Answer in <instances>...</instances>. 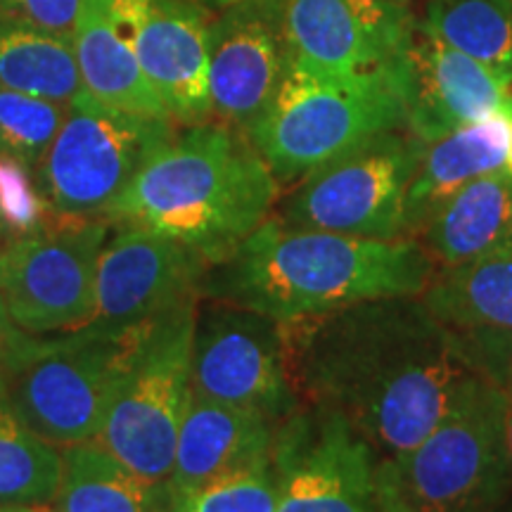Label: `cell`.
Wrapping results in <instances>:
<instances>
[{"mask_svg":"<svg viewBox=\"0 0 512 512\" xmlns=\"http://www.w3.org/2000/svg\"><path fill=\"white\" fill-rule=\"evenodd\" d=\"M280 484L273 463L245 467L204 484L174 512H278Z\"/></svg>","mask_w":512,"mask_h":512,"instance_id":"obj_28","label":"cell"},{"mask_svg":"<svg viewBox=\"0 0 512 512\" xmlns=\"http://www.w3.org/2000/svg\"><path fill=\"white\" fill-rule=\"evenodd\" d=\"M292 60L320 72H366L406 55L418 17L401 0H285Z\"/></svg>","mask_w":512,"mask_h":512,"instance_id":"obj_16","label":"cell"},{"mask_svg":"<svg viewBox=\"0 0 512 512\" xmlns=\"http://www.w3.org/2000/svg\"><path fill=\"white\" fill-rule=\"evenodd\" d=\"M505 392V446H508L510 477H512V375L501 382Z\"/></svg>","mask_w":512,"mask_h":512,"instance_id":"obj_33","label":"cell"},{"mask_svg":"<svg viewBox=\"0 0 512 512\" xmlns=\"http://www.w3.org/2000/svg\"><path fill=\"white\" fill-rule=\"evenodd\" d=\"M174 133V121L117 110L81 91L38 164V185L55 214L105 219L152 152Z\"/></svg>","mask_w":512,"mask_h":512,"instance_id":"obj_8","label":"cell"},{"mask_svg":"<svg viewBox=\"0 0 512 512\" xmlns=\"http://www.w3.org/2000/svg\"><path fill=\"white\" fill-rule=\"evenodd\" d=\"M406 81L399 60L366 72H320L290 62L249 140L278 183H297L363 140L406 128Z\"/></svg>","mask_w":512,"mask_h":512,"instance_id":"obj_5","label":"cell"},{"mask_svg":"<svg viewBox=\"0 0 512 512\" xmlns=\"http://www.w3.org/2000/svg\"><path fill=\"white\" fill-rule=\"evenodd\" d=\"M278 190L247 133L211 119L157 147L105 221L152 230L214 266L268 219Z\"/></svg>","mask_w":512,"mask_h":512,"instance_id":"obj_3","label":"cell"},{"mask_svg":"<svg viewBox=\"0 0 512 512\" xmlns=\"http://www.w3.org/2000/svg\"><path fill=\"white\" fill-rule=\"evenodd\" d=\"M375 463L373 448L342 415L299 406L275 430L278 512H377Z\"/></svg>","mask_w":512,"mask_h":512,"instance_id":"obj_12","label":"cell"},{"mask_svg":"<svg viewBox=\"0 0 512 512\" xmlns=\"http://www.w3.org/2000/svg\"><path fill=\"white\" fill-rule=\"evenodd\" d=\"M67 107L0 86V152L38 169L62 128Z\"/></svg>","mask_w":512,"mask_h":512,"instance_id":"obj_27","label":"cell"},{"mask_svg":"<svg viewBox=\"0 0 512 512\" xmlns=\"http://www.w3.org/2000/svg\"><path fill=\"white\" fill-rule=\"evenodd\" d=\"M107 223L53 211L38 233L8 240L0 259V292L19 330L72 332L91 320Z\"/></svg>","mask_w":512,"mask_h":512,"instance_id":"obj_10","label":"cell"},{"mask_svg":"<svg viewBox=\"0 0 512 512\" xmlns=\"http://www.w3.org/2000/svg\"><path fill=\"white\" fill-rule=\"evenodd\" d=\"M133 337L93 330L60 337L17 332L0 358V387L15 413L57 448L95 441L124 377Z\"/></svg>","mask_w":512,"mask_h":512,"instance_id":"obj_6","label":"cell"},{"mask_svg":"<svg viewBox=\"0 0 512 512\" xmlns=\"http://www.w3.org/2000/svg\"><path fill=\"white\" fill-rule=\"evenodd\" d=\"M290 62L285 0H235L226 5L209 22L214 119L249 133L273 102Z\"/></svg>","mask_w":512,"mask_h":512,"instance_id":"obj_14","label":"cell"},{"mask_svg":"<svg viewBox=\"0 0 512 512\" xmlns=\"http://www.w3.org/2000/svg\"><path fill=\"white\" fill-rule=\"evenodd\" d=\"M0 512H55L50 505H38V508H31V505H8V508H0Z\"/></svg>","mask_w":512,"mask_h":512,"instance_id":"obj_34","label":"cell"},{"mask_svg":"<svg viewBox=\"0 0 512 512\" xmlns=\"http://www.w3.org/2000/svg\"><path fill=\"white\" fill-rule=\"evenodd\" d=\"M377 512H494L512 494L505 392L467 380L439 425L403 456L375 463Z\"/></svg>","mask_w":512,"mask_h":512,"instance_id":"obj_4","label":"cell"},{"mask_svg":"<svg viewBox=\"0 0 512 512\" xmlns=\"http://www.w3.org/2000/svg\"><path fill=\"white\" fill-rule=\"evenodd\" d=\"M432 275L415 238H354L268 216L226 261L209 266L202 292L292 323L373 299L420 297Z\"/></svg>","mask_w":512,"mask_h":512,"instance_id":"obj_2","label":"cell"},{"mask_svg":"<svg viewBox=\"0 0 512 512\" xmlns=\"http://www.w3.org/2000/svg\"><path fill=\"white\" fill-rule=\"evenodd\" d=\"M280 325L299 406L342 415L377 460L418 446L477 373L458 332L422 297L373 299Z\"/></svg>","mask_w":512,"mask_h":512,"instance_id":"obj_1","label":"cell"},{"mask_svg":"<svg viewBox=\"0 0 512 512\" xmlns=\"http://www.w3.org/2000/svg\"><path fill=\"white\" fill-rule=\"evenodd\" d=\"M5 245H8V238H5L3 228H0V259H3V249H5Z\"/></svg>","mask_w":512,"mask_h":512,"instance_id":"obj_36","label":"cell"},{"mask_svg":"<svg viewBox=\"0 0 512 512\" xmlns=\"http://www.w3.org/2000/svg\"><path fill=\"white\" fill-rule=\"evenodd\" d=\"M425 147L408 128L363 140L297 181L278 219L354 238H406V192Z\"/></svg>","mask_w":512,"mask_h":512,"instance_id":"obj_9","label":"cell"},{"mask_svg":"<svg viewBox=\"0 0 512 512\" xmlns=\"http://www.w3.org/2000/svg\"><path fill=\"white\" fill-rule=\"evenodd\" d=\"M192 394L254 408L273 422L290 418L299 399L285 368L283 325L228 302L197 309Z\"/></svg>","mask_w":512,"mask_h":512,"instance_id":"obj_11","label":"cell"},{"mask_svg":"<svg viewBox=\"0 0 512 512\" xmlns=\"http://www.w3.org/2000/svg\"><path fill=\"white\" fill-rule=\"evenodd\" d=\"M83 0H0V17L74 41Z\"/></svg>","mask_w":512,"mask_h":512,"instance_id":"obj_30","label":"cell"},{"mask_svg":"<svg viewBox=\"0 0 512 512\" xmlns=\"http://www.w3.org/2000/svg\"><path fill=\"white\" fill-rule=\"evenodd\" d=\"M200 3H207V5H216V8H226V5L235 3V0H200Z\"/></svg>","mask_w":512,"mask_h":512,"instance_id":"obj_35","label":"cell"},{"mask_svg":"<svg viewBox=\"0 0 512 512\" xmlns=\"http://www.w3.org/2000/svg\"><path fill=\"white\" fill-rule=\"evenodd\" d=\"M197 297L133 335L121 387L98 444L128 470L166 484L178 432L192 399V342Z\"/></svg>","mask_w":512,"mask_h":512,"instance_id":"obj_7","label":"cell"},{"mask_svg":"<svg viewBox=\"0 0 512 512\" xmlns=\"http://www.w3.org/2000/svg\"><path fill=\"white\" fill-rule=\"evenodd\" d=\"M171 512H174V510H171Z\"/></svg>","mask_w":512,"mask_h":512,"instance_id":"obj_39","label":"cell"},{"mask_svg":"<svg viewBox=\"0 0 512 512\" xmlns=\"http://www.w3.org/2000/svg\"><path fill=\"white\" fill-rule=\"evenodd\" d=\"M401 3H411V0H401Z\"/></svg>","mask_w":512,"mask_h":512,"instance_id":"obj_38","label":"cell"},{"mask_svg":"<svg viewBox=\"0 0 512 512\" xmlns=\"http://www.w3.org/2000/svg\"><path fill=\"white\" fill-rule=\"evenodd\" d=\"M418 27L494 69L512 88V0H427Z\"/></svg>","mask_w":512,"mask_h":512,"instance_id":"obj_25","label":"cell"},{"mask_svg":"<svg viewBox=\"0 0 512 512\" xmlns=\"http://www.w3.org/2000/svg\"><path fill=\"white\" fill-rule=\"evenodd\" d=\"M0 86L72 105L83 91L74 41L0 17Z\"/></svg>","mask_w":512,"mask_h":512,"instance_id":"obj_24","label":"cell"},{"mask_svg":"<svg viewBox=\"0 0 512 512\" xmlns=\"http://www.w3.org/2000/svg\"><path fill=\"white\" fill-rule=\"evenodd\" d=\"M494 512H512V505H508V501H505L503 505H498Z\"/></svg>","mask_w":512,"mask_h":512,"instance_id":"obj_37","label":"cell"},{"mask_svg":"<svg viewBox=\"0 0 512 512\" xmlns=\"http://www.w3.org/2000/svg\"><path fill=\"white\" fill-rule=\"evenodd\" d=\"M53 216V209L36 185L34 169L22 159L0 152V228L5 238L34 235Z\"/></svg>","mask_w":512,"mask_h":512,"instance_id":"obj_29","label":"cell"},{"mask_svg":"<svg viewBox=\"0 0 512 512\" xmlns=\"http://www.w3.org/2000/svg\"><path fill=\"white\" fill-rule=\"evenodd\" d=\"M460 339L477 373L496 384L512 375V332L508 335H460Z\"/></svg>","mask_w":512,"mask_h":512,"instance_id":"obj_31","label":"cell"},{"mask_svg":"<svg viewBox=\"0 0 512 512\" xmlns=\"http://www.w3.org/2000/svg\"><path fill=\"white\" fill-rule=\"evenodd\" d=\"M74 48L88 95L117 110L169 119L107 0H83Z\"/></svg>","mask_w":512,"mask_h":512,"instance_id":"obj_22","label":"cell"},{"mask_svg":"<svg viewBox=\"0 0 512 512\" xmlns=\"http://www.w3.org/2000/svg\"><path fill=\"white\" fill-rule=\"evenodd\" d=\"M17 332H19V328L12 323L8 306H5L3 292H0V358H3L5 351H8L10 342L17 337Z\"/></svg>","mask_w":512,"mask_h":512,"instance_id":"obj_32","label":"cell"},{"mask_svg":"<svg viewBox=\"0 0 512 512\" xmlns=\"http://www.w3.org/2000/svg\"><path fill=\"white\" fill-rule=\"evenodd\" d=\"M55 512H171L166 484L150 482L112 456L98 441L62 448Z\"/></svg>","mask_w":512,"mask_h":512,"instance_id":"obj_23","label":"cell"},{"mask_svg":"<svg viewBox=\"0 0 512 512\" xmlns=\"http://www.w3.org/2000/svg\"><path fill=\"white\" fill-rule=\"evenodd\" d=\"M401 67L406 81V128L425 145L460 126L501 112L512 114V88L494 69L425 29H415Z\"/></svg>","mask_w":512,"mask_h":512,"instance_id":"obj_17","label":"cell"},{"mask_svg":"<svg viewBox=\"0 0 512 512\" xmlns=\"http://www.w3.org/2000/svg\"><path fill=\"white\" fill-rule=\"evenodd\" d=\"M62 477V448L31 430L0 387V508L53 505Z\"/></svg>","mask_w":512,"mask_h":512,"instance_id":"obj_26","label":"cell"},{"mask_svg":"<svg viewBox=\"0 0 512 512\" xmlns=\"http://www.w3.org/2000/svg\"><path fill=\"white\" fill-rule=\"evenodd\" d=\"M207 271V259L181 242L124 226L102 247L95 271V311L83 328L119 339L138 335L195 299Z\"/></svg>","mask_w":512,"mask_h":512,"instance_id":"obj_13","label":"cell"},{"mask_svg":"<svg viewBox=\"0 0 512 512\" xmlns=\"http://www.w3.org/2000/svg\"><path fill=\"white\" fill-rule=\"evenodd\" d=\"M422 302L458 335L512 332V238L477 259L434 271Z\"/></svg>","mask_w":512,"mask_h":512,"instance_id":"obj_21","label":"cell"},{"mask_svg":"<svg viewBox=\"0 0 512 512\" xmlns=\"http://www.w3.org/2000/svg\"><path fill=\"white\" fill-rule=\"evenodd\" d=\"M512 238V174L467 183L448 197L415 235L434 271L477 259Z\"/></svg>","mask_w":512,"mask_h":512,"instance_id":"obj_20","label":"cell"},{"mask_svg":"<svg viewBox=\"0 0 512 512\" xmlns=\"http://www.w3.org/2000/svg\"><path fill=\"white\" fill-rule=\"evenodd\" d=\"M275 430L278 422L254 408L192 394L178 432L174 470L166 482L171 510L214 479L273 463Z\"/></svg>","mask_w":512,"mask_h":512,"instance_id":"obj_18","label":"cell"},{"mask_svg":"<svg viewBox=\"0 0 512 512\" xmlns=\"http://www.w3.org/2000/svg\"><path fill=\"white\" fill-rule=\"evenodd\" d=\"M501 171L512 174V114H494L434 140L425 147L406 192V238H415L434 211L463 185Z\"/></svg>","mask_w":512,"mask_h":512,"instance_id":"obj_19","label":"cell"},{"mask_svg":"<svg viewBox=\"0 0 512 512\" xmlns=\"http://www.w3.org/2000/svg\"><path fill=\"white\" fill-rule=\"evenodd\" d=\"M121 34L174 124L214 119L209 93V22L192 0H107Z\"/></svg>","mask_w":512,"mask_h":512,"instance_id":"obj_15","label":"cell"}]
</instances>
